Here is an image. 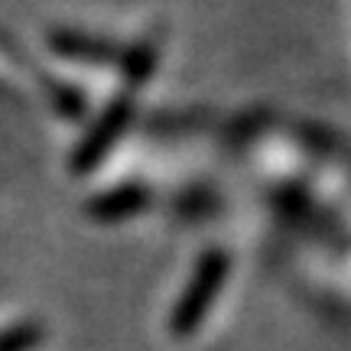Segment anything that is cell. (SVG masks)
Wrapping results in <instances>:
<instances>
[{
	"instance_id": "1",
	"label": "cell",
	"mask_w": 351,
	"mask_h": 351,
	"mask_svg": "<svg viewBox=\"0 0 351 351\" xmlns=\"http://www.w3.org/2000/svg\"><path fill=\"white\" fill-rule=\"evenodd\" d=\"M29 345V332L20 328V332H10V335H3L0 339V351H23Z\"/></svg>"
}]
</instances>
